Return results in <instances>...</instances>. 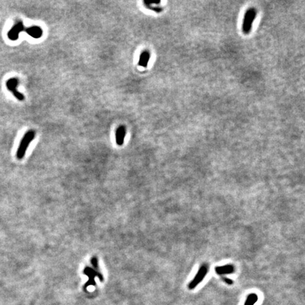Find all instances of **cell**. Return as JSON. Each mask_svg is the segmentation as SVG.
Wrapping results in <instances>:
<instances>
[{"instance_id": "cell-1", "label": "cell", "mask_w": 305, "mask_h": 305, "mask_svg": "<svg viewBox=\"0 0 305 305\" xmlns=\"http://www.w3.org/2000/svg\"><path fill=\"white\" fill-rule=\"evenodd\" d=\"M35 132L32 129L28 131L23 136L16 152V158L18 160H21L24 158L27 148L31 144V141L35 139Z\"/></svg>"}, {"instance_id": "cell-2", "label": "cell", "mask_w": 305, "mask_h": 305, "mask_svg": "<svg viewBox=\"0 0 305 305\" xmlns=\"http://www.w3.org/2000/svg\"><path fill=\"white\" fill-rule=\"evenodd\" d=\"M257 15V11L255 8H250L246 11L242 23V31L244 34H249L252 31L253 21L255 20Z\"/></svg>"}, {"instance_id": "cell-3", "label": "cell", "mask_w": 305, "mask_h": 305, "mask_svg": "<svg viewBox=\"0 0 305 305\" xmlns=\"http://www.w3.org/2000/svg\"><path fill=\"white\" fill-rule=\"evenodd\" d=\"M18 82L19 81H18V79L17 78H11L8 79L7 81L6 82V86H7V89L10 92L12 93V94L14 95V96L16 98L18 99L20 101H23L25 99L24 96L21 93H20L19 91H18V89H17Z\"/></svg>"}, {"instance_id": "cell-4", "label": "cell", "mask_w": 305, "mask_h": 305, "mask_svg": "<svg viewBox=\"0 0 305 305\" xmlns=\"http://www.w3.org/2000/svg\"><path fill=\"white\" fill-rule=\"evenodd\" d=\"M208 271V266L207 264H203L202 265V266L201 267L200 269L199 270L198 273L196 275L195 278L194 280L189 284V290H193V289L195 288L197 285L204 279L205 276H206L207 273Z\"/></svg>"}, {"instance_id": "cell-5", "label": "cell", "mask_w": 305, "mask_h": 305, "mask_svg": "<svg viewBox=\"0 0 305 305\" xmlns=\"http://www.w3.org/2000/svg\"><path fill=\"white\" fill-rule=\"evenodd\" d=\"M23 31H25V28L23 22L18 21L9 30V31L7 33V36L9 40L16 41L18 39L20 33Z\"/></svg>"}, {"instance_id": "cell-6", "label": "cell", "mask_w": 305, "mask_h": 305, "mask_svg": "<svg viewBox=\"0 0 305 305\" xmlns=\"http://www.w3.org/2000/svg\"><path fill=\"white\" fill-rule=\"evenodd\" d=\"M126 132V127L123 125L119 126L117 129L116 134H115V139H116V143L118 146H122L124 144Z\"/></svg>"}, {"instance_id": "cell-7", "label": "cell", "mask_w": 305, "mask_h": 305, "mask_svg": "<svg viewBox=\"0 0 305 305\" xmlns=\"http://www.w3.org/2000/svg\"><path fill=\"white\" fill-rule=\"evenodd\" d=\"M25 31H26L27 34H28V35L36 39L40 38L42 37V33H43V31H42V28L37 26H31L29 28H25Z\"/></svg>"}, {"instance_id": "cell-8", "label": "cell", "mask_w": 305, "mask_h": 305, "mask_svg": "<svg viewBox=\"0 0 305 305\" xmlns=\"http://www.w3.org/2000/svg\"><path fill=\"white\" fill-rule=\"evenodd\" d=\"M234 271H235V268L232 265H225L223 266H217L216 268V272L220 276L230 274L234 273Z\"/></svg>"}, {"instance_id": "cell-9", "label": "cell", "mask_w": 305, "mask_h": 305, "mask_svg": "<svg viewBox=\"0 0 305 305\" xmlns=\"http://www.w3.org/2000/svg\"><path fill=\"white\" fill-rule=\"evenodd\" d=\"M150 58H151V55L148 50H144L143 52H142L140 55L139 60V65L145 68L147 67Z\"/></svg>"}, {"instance_id": "cell-10", "label": "cell", "mask_w": 305, "mask_h": 305, "mask_svg": "<svg viewBox=\"0 0 305 305\" xmlns=\"http://www.w3.org/2000/svg\"><path fill=\"white\" fill-rule=\"evenodd\" d=\"M258 301V296L255 293H251L246 297L244 305H254Z\"/></svg>"}, {"instance_id": "cell-11", "label": "cell", "mask_w": 305, "mask_h": 305, "mask_svg": "<svg viewBox=\"0 0 305 305\" xmlns=\"http://www.w3.org/2000/svg\"><path fill=\"white\" fill-rule=\"evenodd\" d=\"M91 263L94 266V268L97 270V273H98L100 276H101L99 273V267H98V259L96 257H93L91 259Z\"/></svg>"}, {"instance_id": "cell-12", "label": "cell", "mask_w": 305, "mask_h": 305, "mask_svg": "<svg viewBox=\"0 0 305 305\" xmlns=\"http://www.w3.org/2000/svg\"><path fill=\"white\" fill-rule=\"evenodd\" d=\"M222 280L225 281V282H226L227 284H228V285H232V284H233V280H232L231 279H229V278H227L222 276Z\"/></svg>"}]
</instances>
